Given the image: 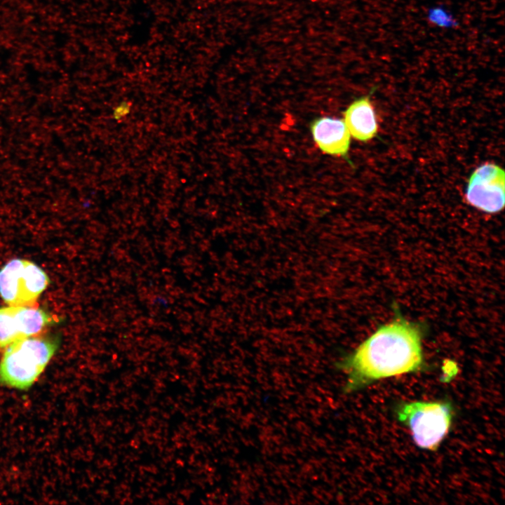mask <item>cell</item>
Returning a JSON list of instances; mask_svg holds the SVG:
<instances>
[{
  "label": "cell",
  "instance_id": "obj_8",
  "mask_svg": "<svg viewBox=\"0 0 505 505\" xmlns=\"http://www.w3.org/2000/svg\"><path fill=\"white\" fill-rule=\"evenodd\" d=\"M344 121L354 139L368 142L377 134L378 126L370 95L354 100L344 112Z\"/></svg>",
  "mask_w": 505,
  "mask_h": 505
},
{
  "label": "cell",
  "instance_id": "obj_1",
  "mask_svg": "<svg viewBox=\"0 0 505 505\" xmlns=\"http://www.w3.org/2000/svg\"><path fill=\"white\" fill-rule=\"evenodd\" d=\"M422 332L400 318L381 326L338 363L347 375L346 392L376 380L420 370L424 365Z\"/></svg>",
  "mask_w": 505,
  "mask_h": 505
},
{
  "label": "cell",
  "instance_id": "obj_7",
  "mask_svg": "<svg viewBox=\"0 0 505 505\" xmlns=\"http://www.w3.org/2000/svg\"><path fill=\"white\" fill-rule=\"evenodd\" d=\"M309 128L314 142L321 152L349 161L351 135L343 119L318 117L310 123Z\"/></svg>",
  "mask_w": 505,
  "mask_h": 505
},
{
  "label": "cell",
  "instance_id": "obj_3",
  "mask_svg": "<svg viewBox=\"0 0 505 505\" xmlns=\"http://www.w3.org/2000/svg\"><path fill=\"white\" fill-rule=\"evenodd\" d=\"M453 410L447 402L405 403L397 410L400 422L408 426L419 447L435 450L449 432Z\"/></svg>",
  "mask_w": 505,
  "mask_h": 505
},
{
  "label": "cell",
  "instance_id": "obj_5",
  "mask_svg": "<svg viewBox=\"0 0 505 505\" xmlns=\"http://www.w3.org/2000/svg\"><path fill=\"white\" fill-rule=\"evenodd\" d=\"M55 321L50 314L33 306L1 307L0 350L15 342L39 335Z\"/></svg>",
  "mask_w": 505,
  "mask_h": 505
},
{
  "label": "cell",
  "instance_id": "obj_2",
  "mask_svg": "<svg viewBox=\"0 0 505 505\" xmlns=\"http://www.w3.org/2000/svg\"><path fill=\"white\" fill-rule=\"evenodd\" d=\"M60 344L56 337L25 338L4 349L0 361V386L26 390L38 379Z\"/></svg>",
  "mask_w": 505,
  "mask_h": 505
},
{
  "label": "cell",
  "instance_id": "obj_4",
  "mask_svg": "<svg viewBox=\"0 0 505 505\" xmlns=\"http://www.w3.org/2000/svg\"><path fill=\"white\" fill-rule=\"evenodd\" d=\"M49 282L34 262L13 259L0 269V296L10 306L32 307Z\"/></svg>",
  "mask_w": 505,
  "mask_h": 505
},
{
  "label": "cell",
  "instance_id": "obj_6",
  "mask_svg": "<svg viewBox=\"0 0 505 505\" xmlns=\"http://www.w3.org/2000/svg\"><path fill=\"white\" fill-rule=\"evenodd\" d=\"M504 170L487 163L471 175L466 191V201L486 213L499 212L504 207Z\"/></svg>",
  "mask_w": 505,
  "mask_h": 505
},
{
  "label": "cell",
  "instance_id": "obj_10",
  "mask_svg": "<svg viewBox=\"0 0 505 505\" xmlns=\"http://www.w3.org/2000/svg\"><path fill=\"white\" fill-rule=\"evenodd\" d=\"M130 105L128 102H122L117 106L113 112V116L115 119L119 120L130 112Z\"/></svg>",
  "mask_w": 505,
  "mask_h": 505
},
{
  "label": "cell",
  "instance_id": "obj_9",
  "mask_svg": "<svg viewBox=\"0 0 505 505\" xmlns=\"http://www.w3.org/2000/svg\"><path fill=\"white\" fill-rule=\"evenodd\" d=\"M428 19L433 25L440 27H454L457 22L451 14L443 7L431 8L428 13Z\"/></svg>",
  "mask_w": 505,
  "mask_h": 505
}]
</instances>
